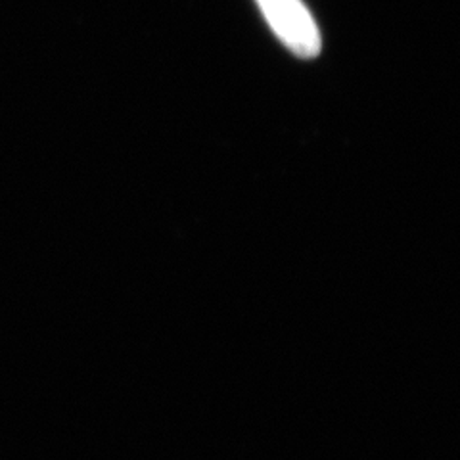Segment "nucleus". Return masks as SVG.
<instances>
[{
	"mask_svg": "<svg viewBox=\"0 0 460 460\" xmlns=\"http://www.w3.org/2000/svg\"><path fill=\"white\" fill-rule=\"evenodd\" d=\"M275 35L299 58L321 52V33L301 0H257Z\"/></svg>",
	"mask_w": 460,
	"mask_h": 460,
	"instance_id": "obj_1",
	"label": "nucleus"
}]
</instances>
